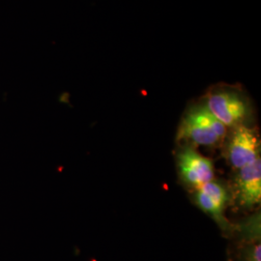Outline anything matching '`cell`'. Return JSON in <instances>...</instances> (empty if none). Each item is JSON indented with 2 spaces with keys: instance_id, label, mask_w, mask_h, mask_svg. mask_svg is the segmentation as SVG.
<instances>
[{
  "instance_id": "cell-2",
  "label": "cell",
  "mask_w": 261,
  "mask_h": 261,
  "mask_svg": "<svg viewBox=\"0 0 261 261\" xmlns=\"http://www.w3.org/2000/svg\"><path fill=\"white\" fill-rule=\"evenodd\" d=\"M228 129L208 110L201 99L190 103L178 126L176 140L180 145L208 148L222 147Z\"/></svg>"
},
{
  "instance_id": "cell-5",
  "label": "cell",
  "mask_w": 261,
  "mask_h": 261,
  "mask_svg": "<svg viewBox=\"0 0 261 261\" xmlns=\"http://www.w3.org/2000/svg\"><path fill=\"white\" fill-rule=\"evenodd\" d=\"M176 166L180 181L192 192L215 179L213 160L203 156L195 147L180 145Z\"/></svg>"
},
{
  "instance_id": "cell-4",
  "label": "cell",
  "mask_w": 261,
  "mask_h": 261,
  "mask_svg": "<svg viewBox=\"0 0 261 261\" xmlns=\"http://www.w3.org/2000/svg\"><path fill=\"white\" fill-rule=\"evenodd\" d=\"M224 155L234 170L251 165L260 159L261 141L254 126H241L228 130L224 144Z\"/></svg>"
},
{
  "instance_id": "cell-1",
  "label": "cell",
  "mask_w": 261,
  "mask_h": 261,
  "mask_svg": "<svg viewBox=\"0 0 261 261\" xmlns=\"http://www.w3.org/2000/svg\"><path fill=\"white\" fill-rule=\"evenodd\" d=\"M202 100L208 110L228 130L253 126L255 110L249 94L241 85L214 84L206 91Z\"/></svg>"
},
{
  "instance_id": "cell-3",
  "label": "cell",
  "mask_w": 261,
  "mask_h": 261,
  "mask_svg": "<svg viewBox=\"0 0 261 261\" xmlns=\"http://www.w3.org/2000/svg\"><path fill=\"white\" fill-rule=\"evenodd\" d=\"M193 200L200 210L213 219L227 234L233 233L235 226L225 218V210L232 203L230 187L223 181L213 179L193 192Z\"/></svg>"
},
{
  "instance_id": "cell-6",
  "label": "cell",
  "mask_w": 261,
  "mask_h": 261,
  "mask_svg": "<svg viewBox=\"0 0 261 261\" xmlns=\"http://www.w3.org/2000/svg\"><path fill=\"white\" fill-rule=\"evenodd\" d=\"M230 190L232 202L244 210L251 211L260 205L261 158L235 170Z\"/></svg>"
},
{
  "instance_id": "cell-7",
  "label": "cell",
  "mask_w": 261,
  "mask_h": 261,
  "mask_svg": "<svg viewBox=\"0 0 261 261\" xmlns=\"http://www.w3.org/2000/svg\"><path fill=\"white\" fill-rule=\"evenodd\" d=\"M236 261H261L260 239L241 240L236 254Z\"/></svg>"
}]
</instances>
